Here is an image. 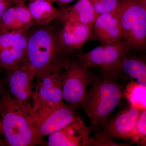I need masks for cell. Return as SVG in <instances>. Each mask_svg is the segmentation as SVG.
<instances>
[{"label": "cell", "instance_id": "obj_22", "mask_svg": "<svg viewBox=\"0 0 146 146\" xmlns=\"http://www.w3.org/2000/svg\"><path fill=\"white\" fill-rule=\"evenodd\" d=\"M0 30L5 31H18L16 25L14 3L7 9L3 13L0 20Z\"/></svg>", "mask_w": 146, "mask_h": 146}, {"label": "cell", "instance_id": "obj_29", "mask_svg": "<svg viewBox=\"0 0 146 146\" xmlns=\"http://www.w3.org/2000/svg\"><path fill=\"white\" fill-rule=\"evenodd\" d=\"M7 1V0H0V2H1L5 1Z\"/></svg>", "mask_w": 146, "mask_h": 146}, {"label": "cell", "instance_id": "obj_5", "mask_svg": "<svg viewBox=\"0 0 146 146\" xmlns=\"http://www.w3.org/2000/svg\"><path fill=\"white\" fill-rule=\"evenodd\" d=\"M123 41L130 49L142 50L146 44V0H119L117 9Z\"/></svg>", "mask_w": 146, "mask_h": 146}, {"label": "cell", "instance_id": "obj_1", "mask_svg": "<svg viewBox=\"0 0 146 146\" xmlns=\"http://www.w3.org/2000/svg\"><path fill=\"white\" fill-rule=\"evenodd\" d=\"M0 132L3 146L44 145L30 115V111L18 104L7 94L0 101Z\"/></svg>", "mask_w": 146, "mask_h": 146}, {"label": "cell", "instance_id": "obj_6", "mask_svg": "<svg viewBox=\"0 0 146 146\" xmlns=\"http://www.w3.org/2000/svg\"><path fill=\"white\" fill-rule=\"evenodd\" d=\"M130 50L123 40L101 46L84 53L76 54V58L89 67L101 69L102 77L117 80L121 75V65L123 58Z\"/></svg>", "mask_w": 146, "mask_h": 146}, {"label": "cell", "instance_id": "obj_25", "mask_svg": "<svg viewBox=\"0 0 146 146\" xmlns=\"http://www.w3.org/2000/svg\"><path fill=\"white\" fill-rule=\"evenodd\" d=\"M15 3L14 0H7L0 2V20L6 9Z\"/></svg>", "mask_w": 146, "mask_h": 146}, {"label": "cell", "instance_id": "obj_27", "mask_svg": "<svg viewBox=\"0 0 146 146\" xmlns=\"http://www.w3.org/2000/svg\"><path fill=\"white\" fill-rule=\"evenodd\" d=\"M50 2L53 4L54 3H56L61 6L68 5L70 3L75 0H48Z\"/></svg>", "mask_w": 146, "mask_h": 146}, {"label": "cell", "instance_id": "obj_28", "mask_svg": "<svg viewBox=\"0 0 146 146\" xmlns=\"http://www.w3.org/2000/svg\"><path fill=\"white\" fill-rule=\"evenodd\" d=\"M1 110H0V121H1ZM3 146V145L2 136L0 132V146Z\"/></svg>", "mask_w": 146, "mask_h": 146}, {"label": "cell", "instance_id": "obj_3", "mask_svg": "<svg viewBox=\"0 0 146 146\" xmlns=\"http://www.w3.org/2000/svg\"><path fill=\"white\" fill-rule=\"evenodd\" d=\"M39 26L29 34L26 50L27 62L35 73L65 63L70 58L60 48L56 27L50 24Z\"/></svg>", "mask_w": 146, "mask_h": 146}, {"label": "cell", "instance_id": "obj_24", "mask_svg": "<svg viewBox=\"0 0 146 146\" xmlns=\"http://www.w3.org/2000/svg\"><path fill=\"white\" fill-rule=\"evenodd\" d=\"M129 144L119 143L114 141H108L105 139L95 138H89L86 146H126Z\"/></svg>", "mask_w": 146, "mask_h": 146}, {"label": "cell", "instance_id": "obj_7", "mask_svg": "<svg viewBox=\"0 0 146 146\" xmlns=\"http://www.w3.org/2000/svg\"><path fill=\"white\" fill-rule=\"evenodd\" d=\"M80 60L69 58L62 77L63 100L76 108L81 106L88 86L95 77Z\"/></svg>", "mask_w": 146, "mask_h": 146}, {"label": "cell", "instance_id": "obj_19", "mask_svg": "<svg viewBox=\"0 0 146 146\" xmlns=\"http://www.w3.org/2000/svg\"><path fill=\"white\" fill-rule=\"evenodd\" d=\"M26 50L11 48L0 50V70L4 71L27 61Z\"/></svg>", "mask_w": 146, "mask_h": 146}, {"label": "cell", "instance_id": "obj_18", "mask_svg": "<svg viewBox=\"0 0 146 146\" xmlns=\"http://www.w3.org/2000/svg\"><path fill=\"white\" fill-rule=\"evenodd\" d=\"M125 96L131 106L140 111L146 110V87L136 81L127 84L124 91Z\"/></svg>", "mask_w": 146, "mask_h": 146}, {"label": "cell", "instance_id": "obj_14", "mask_svg": "<svg viewBox=\"0 0 146 146\" xmlns=\"http://www.w3.org/2000/svg\"><path fill=\"white\" fill-rule=\"evenodd\" d=\"M56 21L59 23L77 21L93 25L99 14L95 11L90 0H78L73 5L62 6L57 8Z\"/></svg>", "mask_w": 146, "mask_h": 146}, {"label": "cell", "instance_id": "obj_16", "mask_svg": "<svg viewBox=\"0 0 146 146\" xmlns=\"http://www.w3.org/2000/svg\"><path fill=\"white\" fill-rule=\"evenodd\" d=\"M121 72L133 81L146 87V64L144 59L126 55L122 61Z\"/></svg>", "mask_w": 146, "mask_h": 146}, {"label": "cell", "instance_id": "obj_2", "mask_svg": "<svg viewBox=\"0 0 146 146\" xmlns=\"http://www.w3.org/2000/svg\"><path fill=\"white\" fill-rule=\"evenodd\" d=\"M86 91L81 106L90 121L91 131L99 130L109 120L123 96L122 87L117 80L95 78Z\"/></svg>", "mask_w": 146, "mask_h": 146}, {"label": "cell", "instance_id": "obj_26", "mask_svg": "<svg viewBox=\"0 0 146 146\" xmlns=\"http://www.w3.org/2000/svg\"><path fill=\"white\" fill-rule=\"evenodd\" d=\"M2 71L0 70V101L7 94L4 83L3 77L1 75Z\"/></svg>", "mask_w": 146, "mask_h": 146}, {"label": "cell", "instance_id": "obj_9", "mask_svg": "<svg viewBox=\"0 0 146 146\" xmlns=\"http://www.w3.org/2000/svg\"><path fill=\"white\" fill-rule=\"evenodd\" d=\"M74 106L65 103L39 113L31 115L33 123L42 138L60 130L77 117Z\"/></svg>", "mask_w": 146, "mask_h": 146}, {"label": "cell", "instance_id": "obj_21", "mask_svg": "<svg viewBox=\"0 0 146 146\" xmlns=\"http://www.w3.org/2000/svg\"><path fill=\"white\" fill-rule=\"evenodd\" d=\"M131 142L138 145H146V110H142L137 120L136 126L129 138Z\"/></svg>", "mask_w": 146, "mask_h": 146}, {"label": "cell", "instance_id": "obj_20", "mask_svg": "<svg viewBox=\"0 0 146 146\" xmlns=\"http://www.w3.org/2000/svg\"><path fill=\"white\" fill-rule=\"evenodd\" d=\"M14 5L17 30L26 31L35 25L31 13L26 3L23 2H15Z\"/></svg>", "mask_w": 146, "mask_h": 146}, {"label": "cell", "instance_id": "obj_10", "mask_svg": "<svg viewBox=\"0 0 146 146\" xmlns=\"http://www.w3.org/2000/svg\"><path fill=\"white\" fill-rule=\"evenodd\" d=\"M60 23L62 27L57 29L58 41L62 51L68 57L80 51L86 42L94 38L92 24L72 21Z\"/></svg>", "mask_w": 146, "mask_h": 146}, {"label": "cell", "instance_id": "obj_17", "mask_svg": "<svg viewBox=\"0 0 146 146\" xmlns=\"http://www.w3.org/2000/svg\"><path fill=\"white\" fill-rule=\"evenodd\" d=\"M27 31L0 30V50L11 48L26 50L29 34Z\"/></svg>", "mask_w": 146, "mask_h": 146}, {"label": "cell", "instance_id": "obj_15", "mask_svg": "<svg viewBox=\"0 0 146 146\" xmlns=\"http://www.w3.org/2000/svg\"><path fill=\"white\" fill-rule=\"evenodd\" d=\"M27 5L35 25L38 26L49 25L57 18V8L48 0H29Z\"/></svg>", "mask_w": 146, "mask_h": 146}, {"label": "cell", "instance_id": "obj_11", "mask_svg": "<svg viewBox=\"0 0 146 146\" xmlns=\"http://www.w3.org/2000/svg\"><path fill=\"white\" fill-rule=\"evenodd\" d=\"M141 111L130 106L108 120L93 137L110 141L129 139Z\"/></svg>", "mask_w": 146, "mask_h": 146}, {"label": "cell", "instance_id": "obj_12", "mask_svg": "<svg viewBox=\"0 0 146 146\" xmlns=\"http://www.w3.org/2000/svg\"><path fill=\"white\" fill-rule=\"evenodd\" d=\"M91 131L79 117L60 130L48 136V146H86Z\"/></svg>", "mask_w": 146, "mask_h": 146}, {"label": "cell", "instance_id": "obj_4", "mask_svg": "<svg viewBox=\"0 0 146 146\" xmlns=\"http://www.w3.org/2000/svg\"><path fill=\"white\" fill-rule=\"evenodd\" d=\"M67 61L35 73L31 114L39 113L65 103L62 81Z\"/></svg>", "mask_w": 146, "mask_h": 146}, {"label": "cell", "instance_id": "obj_23", "mask_svg": "<svg viewBox=\"0 0 146 146\" xmlns=\"http://www.w3.org/2000/svg\"><path fill=\"white\" fill-rule=\"evenodd\" d=\"M99 15L113 12L117 9L119 0H90Z\"/></svg>", "mask_w": 146, "mask_h": 146}, {"label": "cell", "instance_id": "obj_8", "mask_svg": "<svg viewBox=\"0 0 146 146\" xmlns=\"http://www.w3.org/2000/svg\"><path fill=\"white\" fill-rule=\"evenodd\" d=\"M7 94L16 103L31 111L35 72L27 61L4 71Z\"/></svg>", "mask_w": 146, "mask_h": 146}, {"label": "cell", "instance_id": "obj_13", "mask_svg": "<svg viewBox=\"0 0 146 146\" xmlns=\"http://www.w3.org/2000/svg\"><path fill=\"white\" fill-rule=\"evenodd\" d=\"M94 38L102 44L122 40L123 33L117 9L99 15L93 24Z\"/></svg>", "mask_w": 146, "mask_h": 146}]
</instances>
